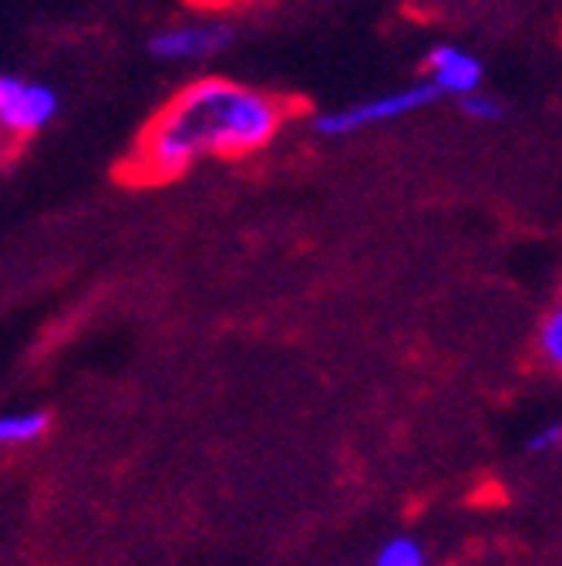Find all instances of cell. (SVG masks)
I'll list each match as a JSON object with an SVG mask.
<instances>
[{"label": "cell", "instance_id": "obj_1", "mask_svg": "<svg viewBox=\"0 0 562 566\" xmlns=\"http://www.w3.org/2000/svg\"><path fill=\"white\" fill-rule=\"evenodd\" d=\"M287 105L240 82L205 78L179 92L138 138L131 169L146 182L182 176L205 156H250L276 138Z\"/></svg>", "mask_w": 562, "mask_h": 566}, {"label": "cell", "instance_id": "obj_2", "mask_svg": "<svg viewBox=\"0 0 562 566\" xmlns=\"http://www.w3.org/2000/svg\"><path fill=\"white\" fill-rule=\"evenodd\" d=\"M435 98H438V92L428 82H421V85H411L404 92H391V95H381V98H371V102H361V105H347V108L327 112L314 125L327 138H343V135H354V132L371 128V125L404 118V115H411L417 108L432 105Z\"/></svg>", "mask_w": 562, "mask_h": 566}, {"label": "cell", "instance_id": "obj_3", "mask_svg": "<svg viewBox=\"0 0 562 566\" xmlns=\"http://www.w3.org/2000/svg\"><path fill=\"white\" fill-rule=\"evenodd\" d=\"M57 115V95L47 85L18 78V75H0V132L28 138L51 125Z\"/></svg>", "mask_w": 562, "mask_h": 566}, {"label": "cell", "instance_id": "obj_4", "mask_svg": "<svg viewBox=\"0 0 562 566\" xmlns=\"http://www.w3.org/2000/svg\"><path fill=\"white\" fill-rule=\"evenodd\" d=\"M230 44H233V31L226 24H185V28L159 31L149 41V51L152 57L162 61H192V57L220 54Z\"/></svg>", "mask_w": 562, "mask_h": 566}, {"label": "cell", "instance_id": "obj_5", "mask_svg": "<svg viewBox=\"0 0 562 566\" xmlns=\"http://www.w3.org/2000/svg\"><path fill=\"white\" fill-rule=\"evenodd\" d=\"M428 85L442 95L462 98L481 88V61L455 44H438L428 54Z\"/></svg>", "mask_w": 562, "mask_h": 566}, {"label": "cell", "instance_id": "obj_6", "mask_svg": "<svg viewBox=\"0 0 562 566\" xmlns=\"http://www.w3.org/2000/svg\"><path fill=\"white\" fill-rule=\"evenodd\" d=\"M51 418L44 411H14V415H0V446H21L34 442L47 432Z\"/></svg>", "mask_w": 562, "mask_h": 566}, {"label": "cell", "instance_id": "obj_7", "mask_svg": "<svg viewBox=\"0 0 562 566\" xmlns=\"http://www.w3.org/2000/svg\"><path fill=\"white\" fill-rule=\"evenodd\" d=\"M374 566H425V549L411 536H394L378 549Z\"/></svg>", "mask_w": 562, "mask_h": 566}, {"label": "cell", "instance_id": "obj_8", "mask_svg": "<svg viewBox=\"0 0 562 566\" xmlns=\"http://www.w3.org/2000/svg\"><path fill=\"white\" fill-rule=\"evenodd\" d=\"M539 354L542 358L552 365V368H559L562 365V311L559 307H552L545 317H542V324H539Z\"/></svg>", "mask_w": 562, "mask_h": 566}, {"label": "cell", "instance_id": "obj_9", "mask_svg": "<svg viewBox=\"0 0 562 566\" xmlns=\"http://www.w3.org/2000/svg\"><path fill=\"white\" fill-rule=\"evenodd\" d=\"M462 108H465V115L475 118V122H496V118H502V102H499V98H491V95H485L481 88L462 95Z\"/></svg>", "mask_w": 562, "mask_h": 566}, {"label": "cell", "instance_id": "obj_10", "mask_svg": "<svg viewBox=\"0 0 562 566\" xmlns=\"http://www.w3.org/2000/svg\"><path fill=\"white\" fill-rule=\"evenodd\" d=\"M562 439V429H559V421H552L549 429H539L529 442H526V452L529 455H542V452H552Z\"/></svg>", "mask_w": 562, "mask_h": 566}, {"label": "cell", "instance_id": "obj_11", "mask_svg": "<svg viewBox=\"0 0 562 566\" xmlns=\"http://www.w3.org/2000/svg\"><path fill=\"white\" fill-rule=\"evenodd\" d=\"M4 156H8V142H4V132H0V163H4Z\"/></svg>", "mask_w": 562, "mask_h": 566}, {"label": "cell", "instance_id": "obj_12", "mask_svg": "<svg viewBox=\"0 0 562 566\" xmlns=\"http://www.w3.org/2000/svg\"><path fill=\"white\" fill-rule=\"evenodd\" d=\"M333 4H343V0H333Z\"/></svg>", "mask_w": 562, "mask_h": 566}]
</instances>
